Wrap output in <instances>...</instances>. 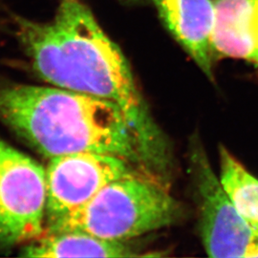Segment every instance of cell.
<instances>
[{
  "label": "cell",
  "instance_id": "obj_4",
  "mask_svg": "<svg viewBox=\"0 0 258 258\" xmlns=\"http://www.w3.org/2000/svg\"><path fill=\"white\" fill-rule=\"evenodd\" d=\"M188 162L198 231L206 252L211 257H246L258 233L232 203L198 135L190 141Z\"/></svg>",
  "mask_w": 258,
  "mask_h": 258
},
{
  "label": "cell",
  "instance_id": "obj_11",
  "mask_svg": "<svg viewBox=\"0 0 258 258\" xmlns=\"http://www.w3.org/2000/svg\"><path fill=\"white\" fill-rule=\"evenodd\" d=\"M246 257H258V239L254 241V243L249 247Z\"/></svg>",
  "mask_w": 258,
  "mask_h": 258
},
{
  "label": "cell",
  "instance_id": "obj_6",
  "mask_svg": "<svg viewBox=\"0 0 258 258\" xmlns=\"http://www.w3.org/2000/svg\"><path fill=\"white\" fill-rule=\"evenodd\" d=\"M128 161L110 154L78 152L49 159L46 178V229L81 209L102 187L139 173Z\"/></svg>",
  "mask_w": 258,
  "mask_h": 258
},
{
  "label": "cell",
  "instance_id": "obj_5",
  "mask_svg": "<svg viewBox=\"0 0 258 258\" xmlns=\"http://www.w3.org/2000/svg\"><path fill=\"white\" fill-rule=\"evenodd\" d=\"M46 231L45 168L0 138V248Z\"/></svg>",
  "mask_w": 258,
  "mask_h": 258
},
{
  "label": "cell",
  "instance_id": "obj_1",
  "mask_svg": "<svg viewBox=\"0 0 258 258\" xmlns=\"http://www.w3.org/2000/svg\"><path fill=\"white\" fill-rule=\"evenodd\" d=\"M18 35L37 74L52 85L115 103L133 129L148 171L166 180L170 157L125 56L80 0H60L46 23L20 19Z\"/></svg>",
  "mask_w": 258,
  "mask_h": 258
},
{
  "label": "cell",
  "instance_id": "obj_10",
  "mask_svg": "<svg viewBox=\"0 0 258 258\" xmlns=\"http://www.w3.org/2000/svg\"><path fill=\"white\" fill-rule=\"evenodd\" d=\"M220 180L240 215L258 233V179L230 151L219 148Z\"/></svg>",
  "mask_w": 258,
  "mask_h": 258
},
{
  "label": "cell",
  "instance_id": "obj_8",
  "mask_svg": "<svg viewBox=\"0 0 258 258\" xmlns=\"http://www.w3.org/2000/svg\"><path fill=\"white\" fill-rule=\"evenodd\" d=\"M214 9L215 56L243 59L258 67V0H214Z\"/></svg>",
  "mask_w": 258,
  "mask_h": 258
},
{
  "label": "cell",
  "instance_id": "obj_9",
  "mask_svg": "<svg viewBox=\"0 0 258 258\" xmlns=\"http://www.w3.org/2000/svg\"><path fill=\"white\" fill-rule=\"evenodd\" d=\"M127 241L103 239L84 231L45 233L22 249L25 257H136Z\"/></svg>",
  "mask_w": 258,
  "mask_h": 258
},
{
  "label": "cell",
  "instance_id": "obj_2",
  "mask_svg": "<svg viewBox=\"0 0 258 258\" xmlns=\"http://www.w3.org/2000/svg\"><path fill=\"white\" fill-rule=\"evenodd\" d=\"M0 120L49 159L97 152L149 172L128 120L109 101L56 86L1 84Z\"/></svg>",
  "mask_w": 258,
  "mask_h": 258
},
{
  "label": "cell",
  "instance_id": "obj_7",
  "mask_svg": "<svg viewBox=\"0 0 258 258\" xmlns=\"http://www.w3.org/2000/svg\"><path fill=\"white\" fill-rule=\"evenodd\" d=\"M160 18L177 42L207 78L214 81L212 37L215 9L212 0H153Z\"/></svg>",
  "mask_w": 258,
  "mask_h": 258
},
{
  "label": "cell",
  "instance_id": "obj_3",
  "mask_svg": "<svg viewBox=\"0 0 258 258\" xmlns=\"http://www.w3.org/2000/svg\"><path fill=\"white\" fill-rule=\"evenodd\" d=\"M182 214V206L169 192L166 181L142 171L106 184L45 233L84 231L103 239L128 241L171 226Z\"/></svg>",
  "mask_w": 258,
  "mask_h": 258
}]
</instances>
